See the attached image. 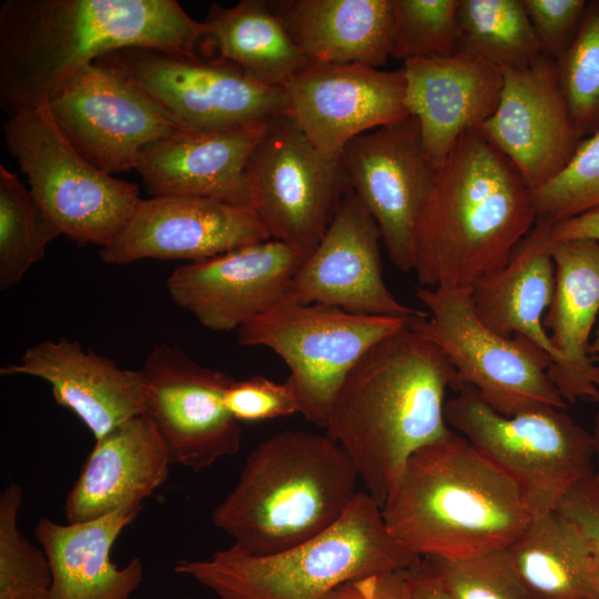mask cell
Segmentation results:
<instances>
[{"mask_svg": "<svg viewBox=\"0 0 599 599\" xmlns=\"http://www.w3.org/2000/svg\"><path fill=\"white\" fill-rule=\"evenodd\" d=\"M420 559L392 537L378 504L358 490L334 525L287 549L253 555L231 546L206 559L182 558L173 570L220 599H323L345 582Z\"/></svg>", "mask_w": 599, "mask_h": 599, "instance_id": "obj_6", "label": "cell"}, {"mask_svg": "<svg viewBox=\"0 0 599 599\" xmlns=\"http://www.w3.org/2000/svg\"><path fill=\"white\" fill-rule=\"evenodd\" d=\"M572 122L581 136L599 131V0L587 1L571 44L556 61Z\"/></svg>", "mask_w": 599, "mask_h": 599, "instance_id": "obj_34", "label": "cell"}, {"mask_svg": "<svg viewBox=\"0 0 599 599\" xmlns=\"http://www.w3.org/2000/svg\"><path fill=\"white\" fill-rule=\"evenodd\" d=\"M423 559L455 599H527L505 548L460 559Z\"/></svg>", "mask_w": 599, "mask_h": 599, "instance_id": "obj_37", "label": "cell"}, {"mask_svg": "<svg viewBox=\"0 0 599 599\" xmlns=\"http://www.w3.org/2000/svg\"><path fill=\"white\" fill-rule=\"evenodd\" d=\"M246 175L250 204L270 237L305 256L351 189L342 158L318 150L286 114L267 122Z\"/></svg>", "mask_w": 599, "mask_h": 599, "instance_id": "obj_11", "label": "cell"}, {"mask_svg": "<svg viewBox=\"0 0 599 599\" xmlns=\"http://www.w3.org/2000/svg\"><path fill=\"white\" fill-rule=\"evenodd\" d=\"M2 131L31 194L61 234L81 245L111 244L142 201L139 186L83 158L48 104L9 116Z\"/></svg>", "mask_w": 599, "mask_h": 599, "instance_id": "obj_9", "label": "cell"}, {"mask_svg": "<svg viewBox=\"0 0 599 599\" xmlns=\"http://www.w3.org/2000/svg\"><path fill=\"white\" fill-rule=\"evenodd\" d=\"M459 0H393L390 57L441 58L459 48Z\"/></svg>", "mask_w": 599, "mask_h": 599, "instance_id": "obj_35", "label": "cell"}, {"mask_svg": "<svg viewBox=\"0 0 599 599\" xmlns=\"http://www.w3.org/2000/svg\"><path fill=\"white\" fill-rule=\"evenodd\" d=\"M0 374L45 380L55 403L71 410L95 440L144 414L141 369L122 368L113 359L85 351L79 342L37 343L18 363L1 367Z\"/></svg>", "mask_w": 599, "mask_h": 599, "instance_id": "obj_22", "label": "cell"}, {"mask_svg": "<svg viewBox=\"0 0 599 599\" xmlns=\"http://www.w3.org/2000/svg\"><path fill=\"white\" fill-rule=\"evenodd\" d=\"M531 199L537 220L552 223L599 211V131L581 139L568 164Z\"/></svg>", "mask_w": 599, "mask_h": 599, "instance_id": "obj_36", "label": "cell"}, {"mask_svg": "<svg viewBox=\"0 0 599 599\" xmlns=\"http://www.w3.org/2000/svg\"><path fill=\"white\" fill-rule=\"evenodd\" d=\"M205 26L175 0H6L0 104L9 116L47 105L82 69L128 48L195 54Z\"/></svg>", "mask_w": 599, "mask_h": 599, "instance_id": "obj_1", "label": "cell"}, {"mask_svg": "<svg viewBox=\"0 0 599 599\" xmlns=\"http://www.w3.org/2000/svg\"><path fill=\"white\" fill-rule=\"evenodd\" d=\"M282 88L286 115L334 158L358 135L410 116L402 69L308 62Z\"/></svg>", "mask_w": 599, "mask_h": 599, "instance_id": "obj_16", "label": "cell"}, {"mask_svg": "<svg viewBox=\"0 0 599 599\" xmlns=\"http://www.w3.org/2000/svg\"><path fill=\"white\" fill-rule=\"evenodd\" d=\"M556 510L579 527L599 558V487L593 475L575 485Z\"/></svg>", "mask_w": 599, "mask_h": 599, "instance_id": "obj_40", "label": "cell"}, {"mask_svg": "<svg viewBox=\"0 0 599 599\" xmlns=\"http://www.w3.org/2000/svg\"><path fill=\"white\" fill-rule=\"evenodd\" d=\"M61 234L30 190L0 165V290L19 283Z\"/></svg>", "mask_w": 599, "mask_h": 599, "instance_id": "obj_32", "label": "cell"}, {"mask_svg": "<svg viewBox=\"0 0 599 599\" xmlns=\"http://www.w3.org/2000/svg\"><path fill=\"white\" fill-rule=\"evenodd\" d=\"M380 241L376 222L349 189L325 234L295 273L284 300L368 316L426 314L400 303L387 287Z\"/></svg>", "mask_w": 599, "mask_h": 599, "instance_id": "obj_17", "label": "cell"}, {"mask_svg": "<svg viewBox=\"0 0 599 599\" xmlns=\"http://www.w3.org/2000/svg\"><path fill=\"white\" fill-rule=\"evenodd\" d=\"M48 106L72 146L111 175L135 170L149 144L181 129L106 55L78 72Z\"/></svg>", "mask_w": 599, "mask_h": 599, "instance_id": "obj_13", "label": "cell"}, {"mask_svg": "<svg viewBox=\"0 0 599 599\" xmlns=\"http://www.w3.org/2000/svg\"><path fill=\"white\" fill-rule=\"evenodd\" d=\"M592 240L599 243V211L585 213L551 224V240Z\"/></svg>", "mask_w": 599, "mask_h": 599, "instance_id": "obj_43", "label": "cell"}, {"mask_svg": "<svg viewBox=\"0 0 599 599\" xmlns=\"http://www.w3.org/2000/svg\"><path fill=\"white\" fill-rule=\"evenodd\" d=\"M536 221L517 169L479 129L464 133L437 166L415 226L420 287L469 288L508 262Z\"/></svg>", "mask_w": 599, "mask_h": 599, "instance_id": "obj_3", "label": "cell"}, {"mask_svg": "<svg viewBox=\"0 0 599 599\" xmlns=\"http://www.w3.org/2000/svg\"><path fill=\"white\" fill-rule=\"evenodd\" d=\"M167 448L145 414L95 440L64 501L67 522L143 507L169 476Z\"/></svg>", "mask_w": 599, "mask_h": 599, "instance_id": "obj_24", "label": "cell"}, {"mask_svg": "<svg viewBox=\"0 0 599 599\" xmlns=\"http://www.w3.org/2000/svg\"><path fill=\"white\" fill-rule=\"evenodd\" d=\"M426 314L409 326L438 346L450 363L453 388H473L505 416L540 408H567L548 376L552 358L522 336L504 337L475 314L469 288L418 287Z\"/></svg>", "mask_w": 599, "mask_h": 599, "instance_id": "obj_8", "label": "cell"}, {"mask_svg": "<svg viewBox=\"0 0 599 599\" xmlns=\"http://www.w3.org/2000/svg\"><path fill=\"white\" fill-rule=\"evenodd\" d=\"M551 224L537 220L508 262L477 280L469 292L475 314L488 328L529 339L555 363L558 354L544 327L556 285Z\"/></svg>", "mask_w": 599, "mask_h": 599, "instance_id": "obj_27", "label": "cell"}, {"mask_svg": "<svg viewBox=\"0 0 599 599\" xmlns=\"http://www.w3.org/2000/svg\"><path fill=\"white\" fill-rule=\"evenodd\" d=\"M141 509L118 510L82 522L40 518L34 535L51 566L50 599H129L143 580V564L135 557L119 567L111 551Z\"/></svg>", "mask_w": 599, "mask_h": 599, "instance_id": "obj_26", "label": "cell"}, {"mask_svg": "<svg viewBox=\"0 0 599 599\" xmlns=\"http://www.w3.org/2000/svg\"><path fill=\"white\" fill-rule=\"evenodd\" d=\"M501 73L498 105L479 131L532 191L562 171L581 136L570 116L554 59L541 54L526 67Z\"/></svg>", "mask_w": 599, "mask_h": 599, "instance_id": "obj_19", "label": "cell"}, {"mask_svg": "<svg viewBox=\"0 0 599 599\" xmlns=\"http://www.w3.org/2000/svg\"><path fill=\"white\" fill-rule=\"evenodd\" d=\"M271 238L247 204L194 196L142 199L111 244L100 250L106 264L145 258L204 261Z\"/></svg>", "mask_w": 599, "mask_h": 599, "instance_id": "obj_20", "label": "cell"}, {"mask_svg": "<svg viewBox=\"0 0 599 599\" xmlns=\"http://www.w3.org/2000/svg\"><path fill=\"white\" fill-rule=\"evenodd\" d=\"M22 501L23 489L16 483L0 495V599H50L49 559L18 527Z\"/></svg>", "mask_w": 599, "mask_h": 599, "instance_id": "obj_33", "label": "cell"}, {"mask_svg": "<svg viewBox=\"0 0 599 599\" xmlns=\"http://www.w3.org/2000/svg\"><path fill=\"white\" fill-rule=\"evenodd\" d=\"M226 410L238 423H254L300 414V403L292 386L255 375L233 379L223 395Z\"/></svg>", "mask_w": 599, "mask_h": 599, "instance_id": "obj_38", "label": "cell"}, {"mask_svg": "<svg viewBox=\"0 0 599 599\" xmlns=\"http://www.w3.org/2000/svg\"><path fill=\"white\" fill-rule=\"evenodd\" d=\"M409 318L359 315L283 300L242 325L237 342L277 354L290 369L286 382L296 394L300 414L325 428L351 369L374 344L405 327Z\"/></svg>", "mask_w": 599, "mask_h": 599, "instance_id": "obj_10", "label": "cell"}, {"mask_svg": "<svg viewBox=\"0 0 599 599\" xmlns=\"http://www.w3.org/2000/svg\"><path fill=\"white\" fill-rule=\"evenodd\" d=\"M106 57L183 129H229L286 114L282 87L262 83L222 58L148 48Z\"/></svg>", "mask_w": 599, "mask_h": 599, "instance_id": "obj_12", "label": "cell"}, {"mask_svg": "<svg viewBox=\"0 0 599 599\" xmlns=\"http://www.w3.org/2000/svg\"><path fill=\"white\" fill-rule=\"evenodd\" d=\"M271 6L309 62L379 69L390 57L393 0H287Z\"/></svg>", "mask_w": 599, "mask_h": 599, "instance_id": "obj_28", "label": "cell"}, {"mask_svg": "<svg viewBox=\"0 0 599 599\" xmlns=\"http://www.w3.org/2000/svg\"><path fill=\"white\" fill-rule=\"evenodd\" d=\"M527 599H598V561L577 525L557 510L535 517L505 548Z\"/></svg>", "mask_w": 599, "mask_h": 599, "instance_id": "obj_29", "label": "cell"}, {"mask_svg": "<svg viewBox=\"0 0 599 599\" xmlns=\"http://www.w3.org/2000/svg\"><path fill=\"white\" fill-rule=\"evenodd\" d=\"M305 257L296 247L267 238L182 264L166 286L172 301L204 327L238 329L285 298Z\"/></svg>", "mask_w": 599, "mask_h": 599, "instance_id": "obj_18", "label": "cell"}, {"mask_svg": "<svg viewBox=\"0 0 599 599\" xmlns=\"http://www.w3.org/2000/svg\"><path fill=\"white\" fill-rule=\"evenodd\" d=\"M323 599H410L407 569L345 582Z\"/></svg>", "mask_w": 599, "mask_h": 599, "instance_id": "obj_41", "label": "cell"}, {"mask_svg": "<svg viewBox=\"0 0 599 599\" xmlns=\"http://www.w3.org/2000/svg\"><path fill=\"white\" fill-rule=\"evenodd\" d=\"M542 54L557 61L581 23L586 0H522Z\"/></svg>", "mask_w": 599, "mask_h": 599, "instance_id": "obj_39", "label": "cell"}, {"mask_svg": "<svg viewBox=\"0 0 599 599\" xmlns=\"http://www.w3.org/2000/svg\"><path fill=\"white\" fill-rule=\"evenodd\" d=\"M144 414L155 425L171 464L201 471L241 448L242 427L223 395L234 379L161 344L141 368Z\"/></svg>", "mask_w": 599, "mask_h": 599, "instance_id": "obj_14", "label": "cell"}, {"mask_svg": "<svg viewBox=\"0 0 599 599\" xmlns=\"http://www.w3.org/2000/svg\"><path fill=\"white\" fill-rule=\"evenodd\" d=\"M267 122L217 130L181 128L149 144L135 170L151 196L251 205L246 169Z\"/></svg>", "mask_w": 599, "mask_h": 599, "instance_id": "obj_21", "label": "cell"}, {"mask_svg": "<svg viewBox=\"0 0 599 599\" xmlns=\"http://www.w3.org/2000/svg\"><path fill=\"white\" fill-rule=\"evenodd\" d=\"M380 509L392 537L420 558L504 549L534 519L516 481L456 432L410 456Z\"/></svg>", "mask_w": 599, "mask_h": 599, "instance_id": "obj_4", "label": "cell"}, {"mask_svg": "<svg viewBox=\"0 0 599 599\" xmlns=\"http://www.w3.org/2000/svg\"><path fill=\"white\" fill-rule=\"evenodd\" d=\"M357 479L348 456L327 435L277 432L250 453L212 520L236 548L273 554L334 525L355 498Z\"/></svg>", "mask_w": 599, "mask_h": 599, "instance_id": "obj_5", "label": "cell"}, {"mask_svg": "<svg viewBox=\"0 0 599 599\" xmlns=\"http://www.w3.org/2000/svg\"><path fill=\"white\" fill-rule=\"evenodd\" d=\"M351 190L376 222L392 263L413 271L415 226L437 166L414 116L366 132L344 149Z\"/></svg>", "mask_w": 599, "mask_h": 599, "instance_id": "obj_15", "label": "cell"}, {"mask_svg": "<svg viewBox=\"0 0 599 599\" xmlns=\"http://www.w3.org/2000/svg\"><path fill=\"white\" fill-rule=\"evenodd\" d=\"M445 417L516 481L534 518L555 511L575 485L595 473L592 434L565 409L540 407L505 416L466 387L446 402Z\"/></svg>", "mask_w": 599, "mask_h": 599, "instance_id": "obj_7", "label": "cell"}, {"mask_svg": "<svg viewBox=\"0 0 599 599\" xmlns=\"http://www.w3.org/2000/svg\"><path fill=\"white\" fill-rule=\"evenodd\" d=\"M592 437H593V443H595V458L597 461V469H595L593 477L599 487V407L595 417Z\"/></svg>", "mask_w": 599, "mask_h": 599, "instance_id": "obj_44", "label": "cell"}, {"mask_svg": "<svg viewBox=\"0 0 599 599\" xmlns=\"http://www.w3.org/2000/svg\"><path fill=\"white\" fill-rule=\"evenodd\" d=\"M402 70L407 110L417 120L425 149L438 166L464 133L479 129L495 112L502 88L501 70L464 52L409 59Z\"/></svg>", "mask_w": 599, "mask_h": 599, "instance_id": "obj_23", "label": "cell"}, {"mask_svg": "<svg viewBox=\"0 0 599 599\" xmlns=\"http://www.w3.org/2000/svg\"><path fill=\"white\" fill-rule=\"evenodd\" d=\"M454 379L441 349L407 323L374 344L341 385L326 435L379 507L414 453L455 434L445 417Z\"/></svg>", "mask_w": 599, "mask_h": 599, "instance_id": "obj_2", "label": "cell"}, {"mask_svg": "<svg viewBox=\"0 0 599 599\" xmlns=\"http://www.w3.org/2000/svg\"><path fill=\"white\" fill-rule=\"evenodd\" d=\"M556 285L544 327L558 354L548 376L566 403H599V365L589 355L599 313V243L552 241Z\"/></svg>", "mask_w": 599, "mask_h": 599, "instance_id": "obj_25", "label": "cell"}, {"mask_svg": "<svg viewBox=\"0 0 599 599\" xmlns=\"http://www.w3.org/2000/svg\"><path fill=\"white\" fill-rule=\"evenodd\" d=\"M588 352L590 356L595 355L599 357V327L595 333V337L590 341Z\"/></svg>", "mask_w": 599, "mask_h": 599, "instance_id": "obj_45", "label": "cell"}, {"mask_svg": "<svg viewBox=\"0 0 599 599\" xmlns=\"http://www.w3.org/2000/svg\"><path fill=\"white\" fill-rule=\"evenodd\" d=\"M459 48L499 70L526 67L541 54L522 0H459Z\"/></svg>", "mask_w": 599, "mask_h": 599, "instance_id": "obj_31", "label": "cell"}, {"mask_svg": "<svg viewBox=\"0 0 599 599\" xmlns=\"http://www.w3.org/2000/svg\"><path fill=\"white\" fill-rule=\"evenodd\" d=\"M205 40L262 83L283 87L309 61L292 40L270 1L242 0L232 7L212 3Z\"/></svg>", "mask_w": 599, "mask_h": 599, "instance_id": "obj_30", "label": "cell"}, {"mask_svg": "<svg viewBox=\"0 0 599 599\" xmlns=\"http://www.w3.org/2000/svg\"><path fill=\"white\" fill-rule=\"evenodd\" d=\"M595 585H596V590H597V595H598V599H599V559L596 564V568H595Z\"/></svg>", "mask_w": 599, "mask_h": 599, "instance_id": "obj_46", "label": "cell"}, {"mask_svg": "<svg viewBox=\"0 0 599 599\" xmlns=\"http://www.w3.org/2000/svg\"><path fill=\"white\" fill-rule=\"evenodd\" d=\"M410 599H455L441 585L424 559L407 569Z\"/></svg>", "mask_w": 599, "mask_h": 599, "instance_id": "obj_42", "label": "cell"}]
</instances>
